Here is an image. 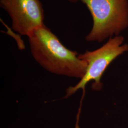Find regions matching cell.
Instances as JSON below:
<instances>
[{"label": "cell", "mask_w": 128, "mask_h": 128, "mask_svg": "<svg viewBox=\"0 0 128 128\" xmlns=\"http://www.w3.org/2000/svg\"><path fill=\"white\" fill-rule=\"evenodd\" d=\"M28 39L32 56L47 71L80 80L85 76L87 63L77 52L65 47L45 25L32 32Z\"/></svg>", "instance_id": "6da1fadb"}, {"label": "cell", "mask_w": 128, "mask_h": 128, "mask_svg": "<svg viewBox=\"0 0 128 128\" xmlns=\"http://www.w3.org/2000/svg\"><path fill=\"white\" fill-rule=\"evenodd\" d=\"M81 2L91 14L93 25L86 37L88 42L104 41L120 36L128 28V0H68Z\"/></svg>", "instance_id": "7a4b0ae2"}, {"label": "cell", "mask_w": 128, "mask_h": 128, "mask_svg": "<svg viewBox=\"0 0 128 128\" xmlns=\"http://www.w3.org/2000/svg\"><path fill=\"white\" fill-rule=\"evenodd\" d=\"M124 38L122 36L109 38L105 44L95 50L86 51L79 54V58L87 64V71L84 77L73 86L66 90L64 99L72 96L79 90L86 91V87L90 82H94L92 89L100 91L102 88V78L110 64L121 55L128 52V44L124 43Z\"/></svg>", "instance_id": "3957f363"}, {"label": "cell", "mask_w": 128, "mask_h": 128, "mask_svg": "<svg viewBox=\"0 0 128 128\" xmlns=\"http://www.w3.org/2000/svg\"><path fill=\"white\" fill-rule=\"evenodd\" d=\"M0 6L11 18L12 28L22 36L28 37L45 25L44 10L40 0H0Z\"/></svg>", "instance_id": "277c9868"}]
</instances>
